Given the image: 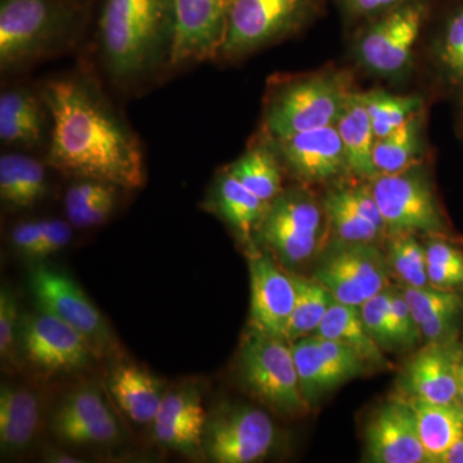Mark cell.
Masks as SVG:
<instances>
[{"instance_id":"cell-1","label":"cell","mask_w":463,"mask_h":463,"mask_svg":"<svg viewBox=\"0 0 463 463\" xmlns=\"http://www.w3.org/2000/svg\"><path fill=\"white\" fill-rule=\"evenodd\" d=\"M41 96L51 118L45 163L69 178L137 190L146 181L141 143L102 88L87 72L45 81Z\"/></svg>"},{"instance_id":"cell-2","label":"cell","mask_w":463,"mask_h":463,"mask_svg":"<svg viewBox=\"0 0 463 463\" xmlns=\"http://www.w3.org/2000/svg\"><path fill=\"white\" fill-rule=\"evenodd\" d=\"M97 43L109 80L139 90L172 70L174 0H100Z\"/></svg>"},{"instance_id":"cell-3","label":"cell","mask_w":463,"mask_h":463,"mask_svg":"<svg viewBox=\"0 0 463 463\" xmlns=\"http://www.w3.org/2000/svg\"><path fill=\"white\" fill-rule=\"evenodd\" d=\"M87 11L80 0H0V69H25L76 44Z\"/></svg>"},{"instance_id":"cell-4","label":"cell","mask_w":463,"mask_h":463,"mask_svg":"<svg viewBox=\"0 0 463 463\" xmlns=\"http://www.w3.org/2000/svg\"><path fill=\"white\" fill-rule=\"evenodd\" d=\"M353 91L341 70L274 75L265 90L260 134L279 139L336 125Z\"/></svg>"},{"instance_id":"cell-5","label":"cell","mask_w":463,"mask_h":463,"mask_svg":"<svg viewBox=\"0 0 463 463\" xmlns=\"http://www.w3.org/2000/svg\"><path fill=\"white\" fill-rule=\"evenodd\" d=\"M322 0H232L227 33L215 62L243 58L285 41L321 12Z\"/></svg>"},{"instance_id":"cell-6","label":"cell","mask_w":463,"mask_h":463,"mask_svg":"<svg viewBox=\"0 0 463 463\" xmlns=\"http://www.w3.org/2000/svg\"><path fill=\"white\" fill-rule=\"evenodd\" d=\"M237 365L246 392L277 413L298 416L309 407L288 341L251 328L241 344Z\"/></svg>"},{"instance_id":"cell-7","label":"cell","mask_w":463,"mask_h":463,"mask_svg":"<svg viewBox=\"0 0 463 463\" xmlns=\"http://www.w3.org/2000/svg\"><path fill=\"white\" fill-rule=\"evenodd\" d=\"M371 181V192L390 234L449 237L450 228L434 188L419 165L401 173L380 174Z\"/></svg>"},{"instance_id":"cell-8","label":"cell","mask_w":463,"mask_h":463,"mask_svg":"<svg viewBox=\"0 0 463 463\" xmlns=\"http://www.w3.org/2000/svg\"><path fill=\"white\" fill-rule=\"evenodd\" d=\"M323 213V207L307 192L283 190L269 203L255 243L269 249L283 263H303L313 257L321 243Z\"/></svg>"},{"instance_id":"cell-9","label":"cell","mask_w":463,"mask_h":463,"mask_svg":"<svg viewBox=\"0 0 463 463\" xmlns=\"http://www.w3.org/2000/svg\"><path fill=\"white\" fill-rule=\"evenodd\" d=\"M429 8L423 0H404L398 7L370 20L356 43V57L368 71L401 74L412 62Z\"/></svg>"},{"instance_id":"cell-10","label":"cell","mask_w":463,"mask_h":463,"mask_svg":"<svg viewBox=\"0 0 463 463\" xmlns=\"http://www.w3.org/2000/svg\"><path fill=\"white\" fill-rule=\"evenodd\" d=\"M29 288L39 310L71 326L87 340L94 354H109L115 349V337L105 317L69 274L35 265L30 270Z\"/></svg>"},{"instance_id":"cell-11","label":"cell","mask_w":463,"mask_h":463,"mask_svg":"<svg viewBox=\"0 0 463 463\" xmlns=\"http://www.w3.org/2000/svg\"><path fill=\"white\" fill-rule=\"evenodd\" d=\"M276 441L269 414L252 407H236L207 417L203 449L215 463H251L263 458Z\"/></svg>"},{"instance_id":"cell-12","label":"cell","mask_w":463,"mask_h":463,"mask_svg":"<svg viewBox=\"0 0 463 463\" xmlns=\"http://www.w3.org/2000/svg\"><path fill=\"white\" fill-rule=\"evenodd\" d=\"M389 268L373 245L340 242L316 270L315 279L339 303L362 307L388 288Z\"/></svg>"},{"instance_id":"cell-13","label":"cell","mask_w":463,"mask_h":463,"mask_svg":"<svg viewBox=\"0 0 463 463\" xmlns=\"http://www.w3.org/2000/svg\"><path fill=\"white\" fill-rule=\"evenodd\" d=\"M232 0H174L172 70L216 61L227 33Z\"/></svg>"},{"instance_id":"cell-14","label":"cell","mask_w":463,"mask_h":463,"mask_svg":"<svg viewBox=\"0 0 463 463\" xmlns=\"http://www.w3.org/2000/svg\"><path fill=\"white\" fill-rule=\"evenodd\" d=\"M20 344L27 361L50 373L80 370L96 355L71 326L42 310L21 319Z\"/></svg>"},{"instance_id":"cell-15","label":"cell","mask_w":463,"mask_h":463,"mask_svg":"<svg viewBox=\"0 0 463 463\" xmlns=\"http://www.w3.org/2000/svg\"><path fill=\"white\" fill-rule=\"evenodd\" d=\"M267 139L276 149L283 170H288L298 181L316 184L336 181L350 174L345 148L336 125L307 130L286 138Z\"/></svg>"},{"instance_id":"cell-16","label":"cell","mask_w":463,"mask_h":463,"mask_svg":"<svg viewBox=\"0 0 463 463\" xmlns=\"http://www.w3.org/2000/svg\"><path fill=\"white\" fill-rule=\"evenodd\" d=\"M249 267L252 328L286 340V331L297 300L292 276L283 273L257 245L250 248Z\"/></svg>"},{"instance_id":"cell-17","label":"cell","mask_w":463,"mask_h":463,"mask_svg":"<svg viewBox=\"0 0 463 463\" xmlns=\"http://www.w3.org/2000/svg\"><path fill=\"white\" fill-rule=\"evenodd\" d=\"M365 459L373 463H428L407 398L383 404L365 428Z\"/></svg>"},{"instance_id":"cell-18","label":"cell","mask_w":463,"mask_h":463,"mask_svg":"<svg viewBox=\"0 0 463 463\" xmlns=\"http://www.w3.org/2000/svg\"><path fill=\"white\" fill-rule=\"evenodd\" d=\"M462 356L463 344L456 336L428 343L405 367V395L431 403H458Z\"/></svg>"},{"instance_id":"cell-19","label":"cell","mask_w":463,"mask_h":463,"mask_svg":"<svg viewBox=\"0 0 463 463\" xmlns=\"http://www.w3.org/2000/svg\"><path fill=\"white\" fill-rule=\"evenodd\" d=\"M207 414L199 390L194 386L165 392L152 422L158 443L183 455L199 456L203 449Z\"/></svg>"},{"instance_id":"cell-20","label":"cell","mask_w":463,"mask_h":463,"mask_svg":"<svg viewBox=\"0 0 463 463\" xmlns=\"http://www.w3.org/2000/svg\"><path fill=\"white\" fill-rule=\"evenodd\" d=\"M332 231L343 243L373 245L386 232L385 221L370 185L341 187L323 200Z\"/></svg>"},{"instance_id":"cell-21","label":"cell","mask_w":463,"mask_h":463,"mask_svg":"<svg viewBox=\"0 0 463 463\" xmlns=\"http://www.w3.org/2000/svg\"><path fill=\"white\" fill-rule=\"evenodd\" d=\"M269 203L259 199L225 167L215 176L206 200L207 209L223 219L249 248L257 245L255 236Z\"/></svg>"},{"instance_id":"cell-22","label":"cell","mask_w":463,"mask_h":463,"mask_svg":"<svg viewBox=\"0 0 463 463\" xmlns=\"http://www.w3.org/2000/svg\"><path fill=\"white\" fill-rule=\"evenodd\" d=\"M47 106L41 93L14 87L0 94V141L7 147L32 149L44 141Z\"/></svg>"},{"instance_id":"cell-23","label":"cell","mask_w":463,"mask_h":463,"mask_svg":"<svg viewBox=\"0 0 463 463\" xmlns=\"http://www.w3.org/2000/svg\"><path fill=\"white\" fill-rule=\"evenodd\" d=\"M109 389L134 422L151 425L165 395L157 377L134 364L118 365L109 374Z\"/></svg>"},{"instance_id":"cell-24","label":"cell","mask_w":463,"mask_h":463,"mask_svg":"<svg viewBox=\"0 0 463 463\" xmlns=\"http://www.w3.org/2000/svg\"><path fill=\"white\" fill-rule=\"evenodd\" d=\"M47 163L23 152L0 157V199L11 209H30L48 194Z\"/></svg>"},{"instance_id":"cell-25","label":"cell","mask_w":463,"mask_h":463,"mask_svg":"<svg viewBox=\"0 0 463 463\" xmlns=\"http://www.w3.org/2000/svg\"><path fill=\"white\" fill-rule=\"evenodd\" d=\"M336 128L345 148L350 174L362 179H373L377 175L373 164L377 138L362 93L354 90L350 94Z\"/></svg>"},{"instance_id":"cell-26","label":"cell","mask_w":463,"mask_h":463,"mask_svg":"<svg viewBox=\"0 0 463 463\" xmlns=\"http://www.w3.org/2000/svg\"><path fill=\"white\" fill-rule=\"evenodd\" d=\"M41 420V407L30 390L0 389V448L3 455H17L32 444Z\"/></svg>"},{"instance_id":"cell-27","label":"cell","mask_w":463,"mask_h":463,"mask_svg":"<svg viewBox=\"0 0 463 463\" xmlns=\"http://www.w3.org/2000/svg\"><path fill=\"white\" fill-rule=\"evenodd\" d=\"M225 169L265 203H272L285 190L281 161L272 143L261 134Z\"/></svg>"},{"instance_id":"cell-28","label":"cell","mask_w":463,"mask_h":463,"mask_svg":"<svg viewBox=\"0 0 463 463\" xmlns=\"http://www.w3.org/2000/svg\"><path fill=\"white\" fill-rule=\"evenodd\" d=\"M416 417L420 439L430 462L444 456L463 434V407L459 403L438 404L407 397Z\"/></svg>"},{"instance_id":"cell-29","label":"cell","mask_w":463,"mask_h":463,"mask_svg":"<svg viewBox=\"0 0 463 463\" xmlns=\"http://www.w3.org/2000/svg\"><path fill=\"white\" fill-rule=\"evenodd\" d=\"M315 335L353 347L365 364H385L381 346L365 328L361 307L345 306L334 300Z\"/></svg>"},{"instance_id":"cell-30","label":"cell","mask_w":463,"mask_h":463,"mask_svg":"<svg viewBox=\"0 0 463 463\" xmlns=\"http://www.w3.org/2000/svg\"><path fill=\"white\" fill-rule=\"evenodd\" d=\"M423 115L413 116L397 130L377 139L373 164L377 175L404 172L419 165L423 152Z\"/></svg>"},{"instance_id":"cell-31","label":"cell","mask_w":463,"mask_h":463,"mask_svg":"<svg viewBox=\"0 0 463 463\" xmlns=\"http://www.w3.org/2000/svg\"><path fill=\"white\" fill-rule=\"evenodd\" d=\"M291 350L297 365L301 394L307 404L315 403L323 394L344 383L323 355L316 335L294 341L291 343Z\"/></svg>"},{"instance_id":"cell-32","label":"cell","mask_w":463,"mask_h":463,"mask_svg":"<svg viewBox=\"0 0 463 463\" xmlns=\"http://www.w3.org/2000/svg\"><path fill=\"white\" fill-rule=\"evenodd\" d=\"M292 279L297 288V300L286 331V341L289 344L315 335L335 300L328 289L315 277L306 279L292 276Z\"/></svg>"},{"instance_id":"cell-33","label":"cell","mask_w":463,"mask_h":463,"mask_svg":"<svg viewBox=\"0 0 463 463\" xmlns=\"http://www.w3.org/2000/svg\"><path fill=\"white\" fill-rule=\"evenodd\" d=\"M111 413V408L103 398L102 392L94 386L87 385L75 390L63 402L54 414L52 428L58 439L65 440L72 431L88 423L99 421Z\"/></svg>"},{"instance_id":"cell-34","label":"cell","mask_w":463,"mask_h":463,"mask_svg":"<svg viewBox=\"0 0 463 463\" xmlns=\"http://www.w3.org/2000/svg\"><path fill=\"white\" fill-rule=\"evenodd\" d=\"M370 114L376 138H383L422 112V99L416 96H397L383 90L362 93Z\"/></svg>"},{"instance_id":"cell-35","label":"cell","mask_w":463,"mask_h":463,"mask_svg":"<svg viewBox=\"0 0 463 463\" xmlns=\"http://www.w3.org/2000/svg\"><path fill=\"white\" fill-rule=\"evenodd\" d=\"M388 263L392 272L407 288L430 286L426 250L412 233L392 234Z\"/></svg>"},{"instance_id":"cell-36","label":"cell","mask_w":463,"mask_h":463,"mask_svg":"<svg viewBox=\"0 0 463 463\" xmlns=\"http://www.w3.org/2000/svg\"><path fill=\"white\" fill-rule=\"evenodd\" d=\"M435 57L446 83L463 90V5L448 18L438 39Z\"/></svg>"},{"instance_id":"cell-37","label":"cell","mask_w":463,"mask_h":463,"mask_svg":"<svg viewBox=\"0 0 463 463\" xmlns=\"http://www.w3.org/2000/svg\"><path fill=\"white\" fill-rule=\"evenodd\" d=\"M417 325L428 322L432 317L452 309H463V298L456 291H448L425 286V288H407L402 291Z\"/></svg>"},{"instance_id":"cell-38","label":"cell","mask_w":463,"mask_h":463,"mask_svg":"<svg viewBox=\"0 0 463 463\" xmlns=\"http://www.w3.org/2000/svg\"><path fill=\"white\" fill-rule=\"evenodd\" d=\"M392 289L386 288L361 307L365 328L381 347L395 346L392 325Z\"/></svg>"},{"instance_id":"cell-39","label":"cell","mask_w":463,"mask_h":463,"mask_svg":"<svg viewBox=\"0 0 463 463\" xmlns=\"http://www.w3.org/2000/svg\"><path fill=\"white\" fill-rule=\"evenodd\" d=\"M123 188L118 185H111L105 194H100L90 203L74 210V212L66 214L67 221L72 227L79 230H87V228L99 227L114 214L116 205H118V191Z\"/></svg>"},{"instance_id":"cell-40","label":"cell","mask_w":463,"mask_h":463,"mask_svg":"<svg viewBox=\"0 0 463 463\" xmlns=\"http://www.w3.org/2000/svg\"><path fill=\"white\" fill-rule=\"evenodd\" d=\"M17 300L5 286L0 291V356L5 364H14V337L17 328Z\"/></svg>"},{"instance_id":"cell-41","label":"cell","mask_w":463,"mask_h":463,"mask_svg":"<svg viewBox=\"0 0 463 463\" xmlns=\"http://www.w3.org/2000/svg\"><path fill=\"white\" fill-rule=\"evenodd\" d=\"M392 325L395 346H413L422 336L403 294L392 289Z\"/></svg>"},{"instance_id":"cell-42","label":"cell","mask_w":463,"mask_h":463,"mask_svg":"<svg viewBox=\"0 0 463 463\" xmlns=\"http://www.w3.org/2000/svg\"><path fill=\"white\" fill-rule=\"evenodd\" d=\"M118 437L120 426L115 414L111 413L99 421L88 423L83 428L72 431L63 441L71 444H108L118 440Z\"/></svg>"},{"instance_id":"cell-43","label":"cell","mask_w":463,"mask_h":463,"mask_svg":"<svg viewBox=\"0 0 463 463\" xmlns=\"http://www.w3.org/2000/svg\"><path fill=\"white\" fill-rule=\"evenodd\" d=\"M71 239L72 225L69 221L58 218L44 219V233H43L41 243L33 252L32 259L43 260V259L52 257L65 249Z\"/></svg>"},{"instance_id":"cell-44","label":"cell","mask_w":463,"mask_h":463,"mask_svg":"<svg viewBox=\"0 0 463 463\" xmlns=\"http://www.w3.org/2000/svg\"><path fill=\"white\" fill-rule=\"evenodd\" d=\"M44 233V219L39 221L24 222L12 230V245L20 254L26 258H33V252L41 243Z\"/></svg>"},{"instance_id":"cell-45","label":"cell","mask_w":463,"mask_h":463,"mask_svg":"<svg viewBox=\"0 0 463 463\" xmlns=\"http://www.w3.org/2000/svg\"><path fill=\"white\" fill-rule=\"evenodd\" d=\"M463 309L447 310L440 315L432 317L428 322L420 326L423 339L428 343L448 339L456 336L455 328L457 321L462 316Z\"/></svg>"},{"instance_id":"cell-46","label":"cell","mask_w":463,"mask_h":463,"mask_svg":"<svg viewBox=\"0 0 463 463\" xmlns=\"http://www.w3.org/2000/svg\"><path fill=\"white\" fill-rule=\"evenodd\" d=\"M403 2L404 0H340L344 11L349 16L367 21L386 14Z\"/></svg>"},{"instance_id":"cell-47","label":"cell","mask_w":463,"mask_h":463,"mask_svg":"<svg viewBox=\"0 0 463 463\" xmlns=\"http://www.w3.org/2000/svg\"><path fill=\"white\" fill-rule=\"evenodd\" d=\"M426 250L428 264L447 265V267H463V251L440 237L430 241Z\"/></svg>"},{"instance_id":"cell-48","label":"cell","mask_w":463,"mask_h":463,"mask_svg":"<svg viewBox=\"0 0 463 463\" xmlns=\"http://www.w3.org/2000/svg\"><path fill=\"white\" fill-rule=\"evenodd\" d=\"M428 276L432 288L448 291L463 288V267L428 264Z\"/></svg>"},{"instance_id":"cell-49","label":"cell","mask_w":463,"mask_h":463,"mask_svg":"<svg viewBox=\"0 0 463 463\" xmlns=\"http://www.w3.org/2000/svg\"><path fill=\"white\" fill-rule=\"evenodd\" d=\"M441 463H463V434L456 441L455 446L448 450Z\"/></svg>"},{"instance_id":"cell-50","label":"cell","mask_w":463,"mask_h":463,"mask_svg":"<svg viewBox=\"0 0 463 463\" xmlns=\"http://www.w3.org/2000/svg\"><path fill=\"white\" fill-rule=\"evenodd\" d=\"M45 459L50 462L58 463L81 462L80 459L76 458L74 456L67 455V453L57 452V450H52L50 455L45 456Z\"/></svg>"},{"instance_id":"cell-51","label":"cell","mask_w":463,"mask_h":463,"mask_svg":"<svg viewBox=\"0 0 463 463\" xmlns=\"http://www.w3.org/2000/svg\"><path fill=\"white\" fill-rule=\"evenodd\" d=\"M458 403L463 407V356L461 362V370H459Z\"/></svg>"},{"instance_id":"cell-52","label":"cell","mask_w":463,"mask_h":463,"mask_svg":"<svg viewBox=\"0 0 463 463\" xmlns=\"http://www.w3.org/2000/svg\"><path fill=\"white\" fill-rule=\"evenodd\" d=\"M459 128H461V134H462V139H463V90H462L461 114H459Z\"/></svg>"}]
</instances>
